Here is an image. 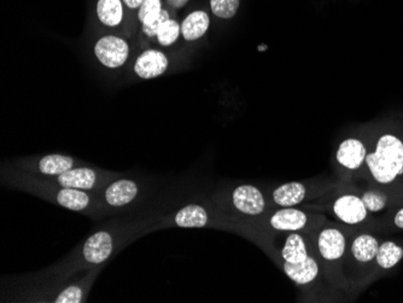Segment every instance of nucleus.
Returning a JSON list of instances; mask_svg holds the SVG:
<instances>
[{"label":"nucleus","instance_id":"nucleus-1","mask_svg":"<svg viewBox=\"0 0 403 303\" xmlns=\"http://www.w3.org/2000/svg\"><path fill=\"white\" fill-rule=\"evenodd\" d=\"M372 177L380 184H389L403 175V142L392 134L382 135L376 153L366 156Z\"/></svg>","mask_w":403,"mask_h":303},{"label":"nucleus","instance_id":"nucleus-2","mask_svg":"<svg viewBox=\"0 0 403 303\" xmlns=\"http://www.w3.org/2000/svg\"><path fill=\"white\" fill-rule=\"evenodd\" d=\"M130 43L118 36H104L94 43V56L99 63L109 69H118L130 57Z\"/></svg>","mask_w":403,"mask_h":303},{"label":"nucleus","instance_id":"nucleus-3","mask_svg":"<svg viewBox=\"0 0 403 303\" xmlns=\"http://www.w3.org/2000/svg\"><path fill=\"white\" fill-rule=\"evenodd\" d=\"M169 67V59L165 52L148 48L138 56L133 71L143 80L156 79L165 74Z\"/></svg>","mask_w":403,"mask_h":303},{"label":"nucleus","instance_id":"nucleus-4","mask_svg":"<svg viewBox=\"0 0 403 303\" xmlns=\"http://www.w3.org/2000/svg\"><path fill=\"white\" fill-rule=\"evenodd\" d=\"M114 250L113 236L106 231L94 233L85 242L83 256L87 264L101 265L109 259Z\"/></svg>","mask_w":403,"mask_h":303},{"label":"nucleus","instance_id":"nucleus-5","mask_svg":"<svg viewBox=\"0 0 403 303\" xmlns=\"http://www.w3.org/2000/svg\"><path fill=\"white\" fill-rule=\"evenodd\" d=\"M51 178H53V181L61 188H71L83 191L96 189L99 184V174L87 167H74L66 173Z\"/></svg>","mask_w":403,"mask_h":303},{"label":"nucleus","instance_id":"nucleus-6","mask_svg":"<svg viewBox=\"0 0 403 303\" xmlns=\"http://www.w3.org/2000/svg\"><path fill=\"white\" fill-rule=\"evenodd\" d=\"M232 201L240 213L247 215H259L266 205L261 191L252 185L238 186L232 193Z\"/></svg>","mask_w":403,"mask_h":303},{"label":"nucleus","instance_id":"nucleus-7","mask_svg":"<svg viewBox=\"0 0 403 303\" xmlns=\"http://www.w3.org/2000/svg\"><path fill=\"white\" fill-rule=\"evenodd\" d=\"M333 212L343 222L349 225L360 224L367 217V208L360 197L345 195L335 202Z\"/></svg>","mask_w":403,"mask_h":303},{"label":"nucleus","instance_id":"nucleus-8","mask_svg":"<svg viewBox=\"0 0 403 303\" xmlns=\"http://www.w3.org/2000/svg\"><path fill=\"white\" fill-rule=\"evenodd\" d=\"M139 193L137 183L130 179H120L111 183L104 191L106 205L114 208L125 207L136 200Z\"/></svg>","mask_w":403,"mask_h":303},{"label":"nucleus","instance_id":"nucleus-9","mask_svg":"<svg viewBox=\"0 0 403 303\" xmlns=\"http://www.w3.org/2000/svg\"><path fill=\"white\" fill-rule=\"evenodd\" d=\"M367 156V151L362 142L359 139H345L337 151V161L348 170H355L360 168Z\"/></svg>","mask_w":403,"mask_h":303},{"label":"nucleus","instance_id":"nucleus-10","mask_svg":"<svg viewBox=\"0 0 403 303\" xmlns=\"http://www.w3.org/2000/svg\"><path fill=\"white\" fill-rule=\"evenodd\" d=\"M317 245L324 259L338 260L345 252V238L338 230L327 229L320 233Z\"/></svg>","mask_w":403,"mask_h":303},{"label":"nucleus","instance_id":"nucleus-11","mask_svg":"<svg viewBox=\"0 0 403 303\" xmlns=\"http://www.w3.org/2000/svg\"><path fill=\"white\" fill-rule=\"evenodd\" d=\"M210 27V17L204 10H195L181 22V36L186 41H196L203 38Z\"/></svg>","mask_w":403,"mask_h":303},{"label":"nucleus","instance_id":"nucleus-12","mask_svg":"<svg viewBox=\"0 0 403 303\" xmlns=\"http://www.w3.org/2000/svg\"><path fill=\"white\" fill-rule=\"evenodd\" d=\"M125 8L122 0H98L96 14L103 26L118 28L125 21Z\"/></svg>","mask_w":403,"mask_h":303},{"label":"nucleus","instance_id":"nucleus-13","mask_svg":"<svg viewBox=\"0 0 403 303\" xmlns=\"http://www.w3.org/2000/svg\"><path fill=\"white\" fill-rule=\"evenodd\" d=\"M55 198L61 207L73 210V212H83L92 205H91L92 198L83 190L61 188L56 191Z\"/></svg>","mask_w":403,"mask_h":303},{"label":"nucleus","instance_id":"nucleus-14","mask_svg":"<svg viewBox=\"0 0 403 303\" xmlns=\"http://www.w3.org/2000/svg\"><path fill=\"white\" fill-rule=\"evenodd\" d=\"M270 224L277 231H298L307 224V215L301 210L287 207L274 213Z\"/></svg>","mask_w":403,"mask_h":303},{"label":"nucleus","instance_id":"nucleus-15","mask_svg":"<svg viewBox=\"0 0 403 303\" xmlns=\"http://www.w3.org/2000/svg\"><path fill=\"white\" fill-rule=\"evenodd\" d=\"M75 167V160L68 155L51 154L40 158L36 170L46 177H57Z\"/></svg>","mask_w":403,"mask_h":303},{"label":"nucleus","instance_id":"nucleus-16","mask_svg":"<svg viewBox=\"0 0 403 303\" xmlns=\"http://www.w3.org/2000/svg\"><path fill=\"white\" fill-rule=\"evenodd\" d=\"M284 271H285L286 276L289 277L290 279L294 280L295 283L305 285V284L313 282L317 278V273H319V266H317V261L308 256L305 261H302L300 264L285 262Z\"/></svg>","mask_w":403,"mask_h":303},{"label":"nucleus","instance_id":"nucleus-17","mask_svg":"<svg viewBox=\"0 0 403 303\" xmlns=\"http://www.w3.org/2000/svg\"><path fill=\"white\" fill-rule=\"evenodd\" d=\"M174 222L176 226L185 229L204 227L208 224L207 210L198 205H186L176 213Z\"/></svg>","mask_w":403,"mask_h":303},{"label":"nucleus","instance_id":"nucleus-18","mask_svg":"<svg viewBox=\"0 0 403 303\" xmlns=\"http://www.w3.org/2000/svg\"><path fill=\"white\" fill-rule=\"evenodd\" d=\"M305 197V188L301 183H287L274 190L273 200L284 208L301 203Z\"/></svg>","mask_w":403,"mask_h":303},{"label":"nucleus","instance_id":"nucleus-19","mask_svg":"<svg viewBox=\"0 0 403 303\" xmlns=\"http://www.w3.org/2000/svg\"><path fill=\"white\" fill-rule=\"evenodd\" d=\"M378 249H379L378 242L374 237L369 236V235H361L352 242V256L359 262H368V261L373 260L377 256Z\"/></svg>","mask_w":403,"mask_h":303},{"label":"nucleus","instance_id":"nucleus-20","mask_svg":"<svg viewBox=\"0 0 403 303\" xmlns=\"http://www.w3.org/2000/svg\"><path fill=\"white\" fill-rule=\"evenodd\" d=\"M282 259L290 264H300L308 257L305 240L297 233H291L282 248Z\"/></svg>","mask_w":403,"mask_h":303},{"label":"nucleus","instance_id":"nucleus-21","mask_svg":"<svg viewBox=\"0 0 403 303\" xmlns=\"http://www.w3.org/2000/svg\"><path fill=\"white\" fill-rule=\"evenodd\" d=\"M403 257V249L394 242H385L379 245L378 252H377V264L384 269L392 268L399 264Z\"/></svg>","mask_w":403,"mask_h":303},{"label":"nucleus","instance_id":"nucleus-22","mask_svg":"<svg viewBox=\"0 0 403 303\" xmlns=\"http://www.w3.org/2000/svg\"><path fill=\"white\" fill-rule=\"evenodd\" d=\"M181 34V24L174 19H169L165 24L160 26L157 32V43L163 48H169L173 43H175Z\"/></svg>","mask_w":403,"mask_h":303},{"label":"nucleus","instance_id":"nucleus-23","mask_svg":"<svg viewBox=\"0 0 403 303\" xmlns=\"http://www.w3.org/2000/svg\"><path fill=\"white\" fill-rule=\"evenodd\" d=\"M162 0H144L141 8L137 10L138 22L141 26H149L160 17V12L163 10Z\"/></svg>","mask_w":403,"mask_h":303},{"label":"nucleus","instance_id":"nucleus-24","mask_svg":"<svg viewBox=\"0 0 403 303\" xmlns=\"http://www.w3.org/2000/svg\"><path fill=\"white\" fill-rule=\"evenodd\" d=\"M213 15L223 20H231L240 8V0H209Z\"/></svg>","mask_w":403,"mask_h":303},{"label":"nucleus","instance_id":"nucleus-25","mask_svg":"<svg viewBox=\"0 0 403 303\" xmlns=\"http://www.w3.org/2000/svg\"><path fill=\"white\" fill-rule=\"evenodd\" d=\"M361 200L364 202L367 210L376 213V212H379L382 209L385 208L387 202H388V197L385 193L379 192V191H367L362 195Z\"/></svg>","mask_w":403,"mask_h":303},{"label":"nucleus","instance_id":"nucleus-26","mask_svg":"<svg viewBox=\"0 0 403 303\" xmlns=\"http://www.w3.org/2000/svg\"><path fill=\"white\" fill-rule=\"evenodd\" d=\"M169 19H172V14L169 11V9L165 8L160 12V17L156 21H153V24H149V26H141V36L146 39H156L157 32H158L160 26L165 24V21H168Z\"/></svg>","mask_w":403,"mask_h":303},{"label":"nucleus","instance_id":"nucleus-27","mask_svg":"<svg viewBox=\"0 0 403 303\" xmlns=\"http://www.w3.org/2000/svg\"><path fill=\"white\" fill-rule=\"evenodd\" d=\"M83 299V292L78 285H71L66 287L57 297L56 303H80Z\"/></svg>","mask_w":403,"mask_h":303},{"label":"nucleus","instance_id":"nucleus-28","mask_svg":"<svg viewBox=\"0 0 403 303\" xmlns=\"http://www.w3.org/2000/svg\"><path fill=\"white\" fill-rule=\"evenodd\" d=\"M188 1L190 0H165V4L168 5L169 8H172L173 10H179V9L184 8Z\"/></svg>","mask_w":403,"mask_h":303},{"label":"nucleus","instance_id":"nucleus-29","mask_svg":"<svg viewBox=\"0 0 403 303\" xmlns=\"http://www.w3.org/2000/svg\"><path fill=\"white\" fill-rule=\"evenodd\" d=\"M122 1H123L126 9L137 11L138 9L141 8V5L143 4L144 0H122Z\"/></svg>","mask_w":403,"mask_h":303},{"label":"nucleus","instance_id":"nucleus-30","mask_svg":"<svg viewBox=\"0 0 403 303\" xmlns=\"http://www.w3.org/2000/svg\"><path fill=\"white\" fill-rule=\"evenodd\" d=\"M394 224L399 227V229L403 230V208L397 212L396 214L395 219H394Z\"/></svg>","mask_w":403,"mask_h":303}]
</instances>
